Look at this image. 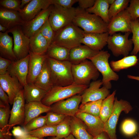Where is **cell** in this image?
<instances>
[{"mask_svg": "<svg viewBox=\"0 0 139 139\" xmlns=\"http://www.w3.org/2000/svg\"><path fill=\"white\" fill-rule=\"evenodd\" d=\"M0 86L8 95L11 105H13L17 94L23 89L18 79L7 72L4 75H0Z\"/></svg>", "mask_w": 139, "mask_h": 139, "instance_id": "cell-15", "label": "cell"}, {"mask_svg": "<svg viewBox=\"0 0 139 139\" xmlns=\"http://www.w3.org/2000/svg\"><path fill=\"white\" fill-rule=\"evenodd\" d=\"M51 111V107L44 105L41 101L26 103L25 105V118L23 126L41 114Z\"/></svg>", "mask_w": 139, "mask_h": 139, "instance_id": "cell-24", "label": "cell"}, {"mask_svg": "<svg viewBox=\"0 0 139 139\" xmlns=\"http://www.w3.org/2000/svg\"><path fill=\"white\" fill-rule=\"evenodd\" d=\"M25 100L23 89L15 98L10 111L8 127L9 130L16 125L23 126L25 118Z\"/></svg>", "mask_w": 139, "mask_h": 139, "instance_id": "cell-12", "label": "cell"}, {"mask_svg": "<svg viewBox=\"0 0 139 139\" xmlns=\"http://www.w3.org/2000/svg\"><path fill=\"white\" fill-rule=\"evenodd\" d=\"M11 136L8 127L0 129V139H11Z\"/></svg>", "mask_w": 139, "mask_h": 139, "instance_id": "cell-51", "label": "cell"}, {"mask_svg": "<svg viewBox=\"0 0 139 139\" xmlns=\"http://www.w3.org/2000/svg\"><path fill=\"white\" fill-rule=\"evenodd\" d=\"M0 101L5 105L9 106V97L6 93L0 86Z\"/></svg>", "mask_w": 139, "mask_h": 139, "instance_id": "cell-50", "label": "cell"}, {"mask_svg": "<svg viewBox=\"0 0 139 139\" xmlns=\"http://www.w3.org/2000/svg\"><path fill=\"white\" fill-rule=\"evenodd\" d=\"M71 134L76 139H92L87 127L81 119L75 116L71 117Z\"/></svg>", "mask_w": 139, "mask_h": 139, "instance_id": "cell-27", "label": "cell"}, {"mask_svg": "<svg viewBox=\"0 0 139 139\" xmlns=\"http://www.w3.org/2000/svg\"><path fill=\"white\" fill-rule=\"evenodd\" d=\"M138 59L136 55H131L124 57L117 61L112 60L110 63V65L114 72H119L136 65Z\"/></svg>", "mask_w": 139, "mask_h": 139, "instance_id": "cell-32", "label": "cell"}, {"mask_svg": "<svg viewBox=\"0 0 139 139\" xmlns=\"http://www.w3.org/2000/svg\"><path fill=\"white\" fill-rule=\"evenodd\" d=\"M109 5L107 0H96L94 5L85 10L100 17L108 24L110 21L108 16Z\"/></svg>", "mask_w": 139, "mask_h": 139, "instance_id": "cell-30", "label": "cell"}, {"mask_svg": "<svg viewBox=\"0 0 139 139\" xmlns=\"http://www.w3.org/2000/svg\"><path fill=\"white\" fill-rule=\"evenodd\" d=\"M72 71L74 83L88 85L91 80H96L99 72L93 63L87 59L76 64H72Z\"/></svg>", "mask_w": 139, "mask_h": 139, "instance_id": "cell-6", "label": "cell"}, {"mask_svg": "<svg viewBox=\"0 0 139 139\" xmlns=\"http://www.w3.org/2000/svg\"><path fill=\"white\" fill-rule=\"evenodd\" d=\"M92 139H111L108 134L103 132L97 136L93 137Z\"/></svg>", "mask_w": 139, "mask_h": 139, "instance_id": "cell-52", "label": "cell"}, {"mask_svg": "<svg viewBox=\"0 0 139 139\" xmlns=\"http://www.w3.org/2000/svg\"><path fill=\"white\" fill-rule=\"evenodd\" d=\"M7 31L13 35V50L17 60L23 58L29 55L30 38L24 33L21 26H16Z\"/></svg>", "mask_w": 139, "mask_h": 139, "instance_id": "cell-10", "label": "cell"}, {"mask_svg": "<svg viewBox=\"0 0 139 139\" xmlns=\"http://www.w3.org/2000/svg\"><path fill=\"white\" fill-rule=\"evenodd\" d=\"M65 138V139H76L72 134Z\"/></svg>", "mask_w": 139, "mask_h": 139, "instance_id": "cell-57", "label": "cell"}, {"mask_svg": "<svg viewBox=\"0 0 139 139\" xmlns=\"http://www.w3.org/2000/svg\"><path fill=\"white\" fill-rule=\"evenodd\" d=\"M88 87V85H79L74 83L66 86H54L47 92L41 102L50 107L56 102L81 93Z\"/></svg>", "mask_w": 139, "mask_h": 139, "instance_id": "cell-4", "label": "cell"}, {"mask_svg": "<svg viewBox=\"0 0 139 139\" xmlns=\"http://www.w3.org/2000/svg\"><path fill=\"white\" fill-rule=\"evenodd\" d=\"M133 109L130 103L122 99L118 100L115 98L114 108L108 120L104 123V132H106L111 139H117L116 128L119 116L122 111L128 113Z\"/></svg>", "mask_w": 139, "mask_h": 139, "instance_id": "cell-8", "label": "cell"}, {"mask_svg": "<svg viewBox=\"0 0 139 139\" xmlns=\"http://www.w3.org/2000/svg\"><path fill=\"white\" fill-rule=\"evenodd\" d=\"M29 38L30 51L39 55L46 54L50 44L41 34L39 30Z\"/></svg>", "mask_w": 139, "mask_h": 139, "instance_id": "cell-26", "label": "cell"}, {"mask_svg": "<svg viewBox=\"0 0 139 139\" xmlns=\"http://www.w3.org/2000/svg\"><path fill=\"white\" fill-rule=\"evenodd\" d=\"M75 116L83 121L88 132L93 137L97 136L104 132V123L99 117L81 112H77Z\"/></svg>", "mask_w": 139, "mask_h": 139, "instance_id": "cell-19", "label": "cell"}, {"mask_svg": "<svg viewBox=\"0 0 139 139\" xmlns=\"http://www.w3.org/2000/svg\"><path fill=\"white\" fill-rule=\"evenodd\" d=\"M126 9L129 13L132 21L139 19V0H130Z\"/></svg>", "mask_w": 139, "mask_h": 139, "instance_id": "cell-45", "label": "cell"}, {"mask_svg": "<svg viewBox=\"0 0 139 139\" xmlns=\"http://www.w3.org/2000/svg\"><path fill=\"white\" fill-rule=\"evenodd\" d=\"M15 139H44L43 138H39L31 135L27 134L22 137H15Z\"/></svg>", "mask_w": 139, "mask_h": 139, "instance_id": "cell-53", "label": "cell"}, {"mask_svg": "<svg viewBox=\"0 0 139 139\" xmlns=\"http://www.w3.org/2000/svg\"><path fill=\"white\" fill-rule=\"evenodd\" d=\"M131 33L127 32L122 34L115 33L109 35L107 41L108 47L115 56H128L132 49L133 44L131 39H128Z\"/></svg>", "mask_w": 139, "mask_h": 139, "instance_id": "cell-9", "label": "cell"}, {"mask_svg": "<svg viewBox=\"0 0 139 139\" xmlns=\"http://www.w3.org/2000/svg\"><path fill=\"white\" fill-rule=\"evenodd\" d=\"M109 35L108 32L103 33H85L81 43L93 50L99 52L107 44Z\"/></svg>", "mask_w": 139, "mask_h": 139, "instance_id": "cell-21", "label": "cell"}, {"mask_svg": "<svg viewBox=\"0 0 139 139\" xmlns=\"http://www.w3.org/2000/svg\"><path fill=\"white\" fill-rule=\"evenodd\" d=\"M29 54L22 59L12 62L7 69L11 75L16 77L23 87L27 84Z\"/></svg>", "mask_w": 139, "mask_h": 139, "instance_id": "cell-16", "label": "cell"}, {"mask_svg": "<svg viewBox=\"0 0 139 139\" xmlns=\"http://www.w3.org/2000/svg\"><path fill=\"white\" fill-rule=\"evenodd\" d=\"M78 0H51L52 5L57 4L66 8L72 7Z\"/></svg>", "mask_w": 139, "mask_h": 139, "instance_id": "cell-46", "label": "cell"}, {"mask_svg": "<svg viewBox=\"0 0 139 139\" xmlns=\"http://www.w3.org/2000/svg\"><path fill=\"white\" fill-rule=\"evenodd\" d=\"M33 83L47 92L54 86L50 70L46 59L44 64L40 73Z\"/></svg>", "mask_w": 139, "mask_h": 139, "instance_id": "cell-28", "label": "cell"}, {"mask_svg": "<svg viewBox=\"0 0 139 139\" xmlns=\"http://www.w3.org/2000/svg\"><path fill=\"white\" fill-rule=\"evenodd\" d=\"M130 1L129 0H115L109 10L108 16L110 20L119 13L126 9Z\"/></svg>", "mask_w": 139, "mask_h": 139, "instance_id": "cell-38", "label": "cell"}, {"mask_svg": "<svg viewBox=\"0 0 139 139\" xmlns=\"http://www.w3.org/2000/svg\"><path fill=\"white\" fill-rule=\"evenodd\" d=\"M82 100L81 95L76 94L65 100L58 101L51 106V111L66 116H75L78 112Z\"/></svg>", "mask_w": 139, "mask_h": 139, "instance_id": "cell-11", "label": "cell"}, {"mask_svg": "<svg viewBox=\"0 0 139 139\" xmlns=\"http://www.w3.org/2000/svg\"><path fill=\"white\" fill-rule=\"evenodd\" d=\"M10 106L5 105L0 101V128L8 127L10 115Z\"/></svg>", "mask_w": 139, "mask_h": 139, "instance_id": "cell-41", "label": "cell"}, {"mask_svg": "<svg viewBox=\"0 0 139 139\" xmlns=\"http://www.w3.org/2000/svg\"><path fill=\"white\" fill-rule=\"evenodd\" d=\"M8 29L4 26L0 24V32H4L7 31Z\"/></svg>", "mask_w": 139, "mask_h": 139, "instance_id": "cell-56", "label": "cell"}, {"mask_svg": "<svg viewBox=\"0 0 139 139\" xmlns=\"http://www.w3.org/2000/svg\"><path fill=\"white\" fill-rule=\"evenodd\" d=\"M12 133L15 137H21L27 134L24 128H22L19 126L13 127Z\"/></svg>", "mask_w": 139, "mask_h": 139, "instance_id": "cell-49", "label": "cell"}, {"mask_svg": "<svg viewBox=\"0 0 139 139\" xmlns=\"http://www.w3.org/2000/svg\"><path fill=\"white\" fill-rule=\"evenodd\" d=\"M72 23L82 28L86 33L108 32V24L99 16L87 12L78 7Z\"/></svg>", "mask_w": 139, "mask_h": 139, "instance_id": "cell-2", "label": "cell"}, {"mask_svg": "<svg viewBox=\"0 0 139 139\" xmlns=\"http://www.w3.org/2000/svg\"><path fill=\"white\" fill-rule=\"evenodd\" d=\"M27 84L33 83L40 73L44 64L48 57L46 54L39 55L30 51Z\"/></svg>", "mask_w": 139, "mask_h": 139, "instance_id": "cell-20", "label": "cell"}, {"mask_svg": "<svg viewBox=\"0 0 139 139\" xmlns=\"http://www.w3.org/2000/svg\"><path fill=\"white\" fill-rule=\"evenodd\" d=\"M46 125L50 126H56L65 118V116L50 111L47 113Z\"/></svg>", "mask_w": 139, "mask_h": 139, "instance_id": "cell-43", "label": "cell"}, {"mask_svg": "<svg viewBox=\"0 0 139 139\" xmlns=\"http://www.w3.org/2000/svg\"><path fill=\"white\" fill-rule=\"evenodd\" d=\"M51 5L47 8L42 10L33 19L25 22L21 26L24 33L29 38L39 30L48 19L51 12Z\"/></svg>", "mask_w": 139, "mask_h": 139, "instance_id": "cell-17", "label": "cell"}, {"mask_svg": "<svg viewBox=\"0 0 139 139\" xmlns=\"http://www.w3.org/2000/svg\"><path fill=\"white\" fill-rule=\"evenodd\" d=\"M71 117L66 116L64 119L56 126V136L60 138H64L71 134Z\"/></svg>", "mask_w": 139, "mask_h": 139, "instance_id": "cell-35", "label": "cell"}, {"mask_svg": "<svg viewBox=\"0 0 139 139\" xmlns=\"http://www.w3.org/2000/svg\"><path fill=\"white\" fill-rule=\"evenodd\" d=\"M31 0H22L20 5V9H22L26 5H27Z\"/></svg>", "mask_w": 139, "mask_h": 139, "instance_id": "cell-54", "label": "cell"}, {"mask_svg": "<svg viewBox=\"0 0 139 139\" xmlns=\"http://www.w3.org/2000/svg\"><path fill=\"white\" fill-rule=\"evenodd\" d=\"M99 52L81 44L70 49L68 61L72 64H77L95 56Z\"/></svg>", "mask_w": 139, "mask_h": 139, "instance_id": "cell-23", "label": "cell"}, {"mask_svg": "<svg viewBox=\"0 0 139 139\" xmlns=\"http://www.w3.org/2000/svg\"><path fill=\"white\" fill-rule=\"evenodd\" d=\"M51 6L48 20L55 32L72 23L76 14V8H64L55 4Z\"/></svg>", "mask_w": 139, "mask_h": 139, "instance_id": "cell-7", "label": "cell"}, {"mask_svg": "<svg viewBox=\"0 0 139 139\" xmlns=\"http://www.w3.org/2000/svg\"><path fill=\"white\" fill-rule=\"evenodd\" d=\"M130 15L126 9L112 18L108 24V32L111 35L117 32L132 33Z\"/></svg>", "mask_w": 139, "mask_h": 139, "instance_id": "cell-14", "label": "cell"}, {"mask_svg": "<svg viewBox=\"0 0 139 139\" xmlns=\"http://www.w3.org/2000/svg\"><path fill=\"white\" fill-rule=\"evenodd\" d=\"M7 31L0 32V53L1 56L12 61L17 60L13 50L12 38Z\"/></svg>", "mask_w": 139, "mask_h": 139, "instance_id": "cell-25", "label": "cell"}, {"mask_svg": "<svg viewBox=\"0 0 139 139\" xmlns=\"http://www.w3.org/2000/svg\"><path fill=\"white\" fill-rule=\"evenodd\" d=\"M23 94L27 103L33 101H41L47 92L34 83L27 84L23 87Z\"/></svg>", "mask_w": 139, "mask_h": 139, "instance_id": "cell-29", "label": "cell"}, {"mask_svg": "<svg viewBox=\"0 0 139 139\" xmlns=\"http://www.w3.org/2000/svg\"><path fill=\"white\" fill-rule=\"evenodd\" d=\"M103 84L102 80L94 81L83 91L81 95V104L87 102L104 99L110 94V91L105 86L100 88Z\"/></svg>", "mask_w": 139, "mask_h": 139, "instance_id": "cell-13", "label": "cell"}, {"mask_svg": "<svg viewBox=\"0 0 139 139\" xmlns=\"http://www.w3.org/2000/svg\"><path fill=\"white\" fill-rule=\"evenodd\" d=\"M133 139H139V138L137 136H136Z\"/></svg>", "mask_w": 139, "mask_h": 139, "instance_id": "cell-60", "label": "cell"}, {"mask_svg": "<svg viewBox=\"0 0 139 139\" xmlns=\"http://www.w3.org/2000/svg\"><path fill=\"white\" fill-rule=\"evenodd\" d=\"M27 133V134L39 138L48 136L56 137V126H50L46 125Z\"/></svg>", "mask_w": 139, "mask_h": 139, "instance_id": "cell-37", "label": "cell"}, {"mask_svg": "<svg viewBox=\"0 0 139 139\" xmlns=\"http://www.w3.org/2000/svg\"><path fill=\"white\" fill-rule=\"evenodd\" d=\"M39 30L41 34L50 44L52 42L54 38L55 32L52 29L48 19L40 28Z\"/></svg>", "mask_w": 139, "mask_h": 139, "instance_id": "cell-42", "label": "cell"}, {"mask_svg": "<svg viewBox=\"0 0 139 139\" xmlns=\"http://www.w3.org/2000/svg\"><path fill=\"white\" fill-rule=\"evenodd\" d=\"M116 93V90L114 91L102 100L99 117L104 123L108 120L112 111Z\"/></svg>", "mask_w": 139, "mask_h": 139, "instance_id": "cell-33", "label": "cell"}, {"mask_svg": "<svg viewBox=\"0 0 139 139\" xmlns=\"http://www.w3.org/2000/svg\"><path fill=\"white\" fill-rule=\"evenodd\" d=\"M110 56L107 51L101 50L88 59L102 74V85L108 89L111 88V81H117L119 79L118 75L112 70L109 63Z\"/></svg>", "mask_w": 139, "mask_h": 139, "instance_id": "cell-5", "label": "cell"}, {"mask_svg": "<svg viewBox=\"0 0 139 139\" xmlns=\"http://www.w3.org/2000/svg\"><path fill=\"white\" fill-rule=\"evenodd\" d=\"M107 1L109 4L110 5L114 2L115 0H107Z\"/></svg>", "mask_w": 139, "mask_h": 139, "instance_id": "cell-58", "label": "cell"}, {"mask_svg": "<svg viewBox=\"0 0 139 139\" xmlns=\"http://www.w3.org/2000/svg\"><path fill=\"white\" fill-rule=\"evenodd\" d=\"M46 60L54 86H65L74 83L72 64L68 60L60 61L48 57Z\"/></svg>", "mask_w": 139, "mask_h": 139, "instance_id": "cell-1", "label": "cell"}, {"mask_svg": "<svg viewBox=\"0 0 139 139\" xmlns=\"http://www.w3.org/2000/svg\"><path fill=\"white\" fill-rule=\"evenodd\" d=\"M95 2V0H78V7L81 9L85 10L92 7Z\"/></svg>", "mask_w": 139, "mask_h": 139, "instance_id": "cell-48", "label": "cell"}, {"mask_svg": "<svg viewBox=\"0 0 139 139\" xmlns=\"http://www.w3.org/2000/svg\"><path fill=\"white\" fill-rule=\"evenodd\" d=\"M137 136L139 138V132H138L137 134Z\"/></svg>", "mask_w": 139, "mask_h": 139, "instance_id": "cell-61", "label": "cell"}, {"mask_svg": "<svg viewBox=\"0 0 139 139\" xmlns=\"http://www.w3.org/2000/svg\"><path fill=\"white\" fill-rule=\"evenodd\" d=\"M25 23L19 12L0 6V24L8 30L17 26H22Z\"/></svg>", "mask_w": 139, "mask_h": 139, "instance_id": "cell-22", "label": "cell"}, {"mask_svg": "<svg viewBox=\"0 0 139 139\" xmlns=\"http://www.w3.org/2000/svg\"><path fill=\"white\" fill-rule=\"evenodd\" d=\"M85 33L72 23L55 32L52 42L70 49L81 44Z\"/></svg>", "mask_w": 139, "mask_h": 139, "instance_id": "cell-3", "label": "cell"}, {"mask_svg": "<svg viewBox=\"0 0 139 139\" xmlns=\"http://www.w3.org/2000/svg\"><path fill=\"white\" fill-rule=\"evenodd\" d=\"M70 49L52 42L46 53L48 57L60 61L68 60Z\"/></svg>", "mask_w": 139, "mask_h": 139, "instance_id": "cell-31", "label": "cell"}, {"mask_svg": "<svg viewBox=\"0 0 139 139\" xmlns=\"http://www.w3.org/2000/svg\"><path fill=\"white\" fill-rule=\"evenodd\" d=\"M131 27L133 34L131 39L134 45L131 54L136 55L139 52V19L132 21Z\"/></svg>", "mask_w": 139, "mask_h": 139, "instance_id": "cell-36", "label": "cell"}, {"mask_svg": "<svg viewBox=\"0 0 139 139\" xmlns=\"http://www.w3.org/2000/svg\"><path fill=\"white\" fill-rule=\"evenodd\" d=\"M49 139H65V138H60L56 136V137H52V138H49Z\"/></svg>", "mask_w": 139, "mask_h": 139, "instance_id": "cell-59", "label": "cell"}, {"mask_svg": "<svg viewBox=\"0 0 139 139\" xmlns=\"http://www.w3.org/2000/svg\"><path fill=\"white\" fill-rule=\"evenodd\" d=\"M47 120L46 115L39 116L28 122L23 128L26 132H28L41 128L46 125Z\"/></svg>", "mask_w": 139, "mask_h": 139, "instance_id": "cell-39", "label": "cell"}, {"mask_svg": "<svg viewBox=\"0 0 139 139\" xmlns=\"http://www.w3.org/2000/svg\"><path fill=\"white\" fill-rule=\"evenodd\" d=\"M21 2L20 0H1V7L5 8L20 12V6Z\"/></svg>", "mask_w": 139, "mask_h": 139, "instance_id": "cell-44", "label": "cell"}, {"mask_svg": "<svg viewBox=\"0 0 139 139\" xmlns=\"http://www.w3.org/2000/svg\"><path fill=\"white\" fill-rule=\"evenodd\" d=\"M127 77L129 79L139 81V76H136L129 75H127Z\"/></svg>", "mask_w": 139, "mask_h": 139, "instance_id": "cell-55", "label": "cell"}, {"mask_svg": "<svg viewBox=\"0 0 139 139\" xmlns=\"http://www.w3.org/2000/svg\"><path fill=\"white\" fill-rule=\"evenodd\" d=\"M138 129L136 122L131 119H126L123 122L121 126V129L125 135L131 136L136 133Z\"/></svg>", "mask_w": 139, "mask_h": 139, "instance_id": "cell-40", "label": "cell"}, {"mask_svg": "<svg viewBox=\"0 0 139 139\" xmlns=\"http://www.w3.org/2000/svg\"><path fill=\"white\" fill-rule=\"evenodd\" d=\"M52 5L51 0H31L19 13L23 21L27 22Z\"/></svg>", "mask_w": 139, "mask_h": 139, "instance_id": "cell-18", "label": "cell"}, {"mask_svg": "<svg viewBox=\"0 0 139 139\" xmlns=\"http://www.w3.org/2000/svg\"><path fill=\"white\" fill-rule=\"evenodd\" d=\"M102 101V100H100L81 105L78 112L86 113L99 117Z\"/></svg>", "mask_w": 139, "mask_h": 139, "instance_id": "cell-34", "label": "cell"}, {"mask_svg": "<svg viewBox=\"0 0 139 139\" xmlns=\"http://www.w3.org/2000/svg\"><path fill=\"white\" fill-rule=\"evenodd\" d=\"M11 60L0 57V75L5 74L12 62Z\"/></svg>", "mask_w": 139, "mask_h": 139, "instance_id": "cell-47", "label": "cell"}]
</instances>
